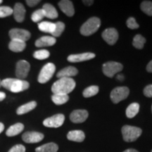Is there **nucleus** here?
Instances as JSON below:
<instances>
[{
    "instance_id": "1",
    "label": "nucleus",
    "mask_w": 152,
    "mask_h": 152,
    "mask_svg": "<svg viewBox=\"0 0 152 152\" xmlns=\"http://www.w3.org/2000/svg\"><path fill=\"white\" fill-rule=\"evenodd\" d=\"M75 87V82L71 77H63L55 82L52 87V91L54 94H68Z\"/></svg>"
},
{
    "instance_id": "2",
    "label": "nucleus",
    "mask_w": 152,
    "mask_h": 152,
    "mask_svg": "<svg viewBox=\"0 0 152 152\" xmlns=\"http://www.w3.org/2000/svg\"><path fill=\"white\" fill-rule=\"evenodd\" d=\"M1 85L11 92L18 93L23 91L28 90L30 85L28 82L23 80L7 78L3 80L1 83Z\"/></svg>"
},
{
    "instance_id": "3",
    "label": "nucleus",
    "mask_w": 152,
    "mask_h": 152,
    "mask_svg": "<svg viewBox=\"0 0 152 152\" xmlns=\"http://www.w3.org/2000/svg\"><path fill=\"white\" fill-rule=\"evenodd\" d=\"M101 20L96 17H92L87 20L80 28V33L84 36H90L97 31L100 27Z\"/></svg>"
},
{
    "instance_id": "4",
    "label": "nucleus",
    "mask_w": 152,
    "mask_h": 152,
    "mask_svg": "<svg viewBox=\"0 0 152 152\" xmlns=\"http://www.w3.org/2000/svg\"><path fill=\"white\" fill-rule=\"evenodd\" d=\"M142 133V129L137 127L125 125L122 128V134L123 140L125 142H132L136 141Z\"/></svg>"
},
{
    "instance_id": "5",
    "label": "nucleus",
    "mask_w": 152,
    "mask_h": 152,
    "mask_svg": "<svg viewBox=\"0 0 152 152\" xmlns=\"http://www.w3.org/2000/svg\"><path fill=\"white\" fill-rule=\"evenodd\" d=\"M56 71L55 65L52 63H48L43 66L38 76V82L42 84L46 83L52 77Z\"/></svg>"
},
{
    "instance_id": "6",
    "label": "nucleus",
    "mask_w": 152,
    "mask_h": 152,
    "mask_svg": "<svg viewBox=\"0 0 152 152\" xmlns=\"http://www.w3.org/2000/svg\"><path fill=\"white\" fill-rule=\"evenodd\" d=\"M130 90L127 87H118L111 92V99L114 104L119 103L128 96Z\"/></svg>"
},
{
    "instance_id": "7",
    "label": "nucleus",
    "mask_w": 152,
    "mask_h": 152,
    "mask_svg": "<svg viewBox=\"0 0 152 152\" xmlns=\"http://www.w3.org/2000/svg\"><path fill=\"white\" fill-rule=\"evenodd\" d=\"M123 70V65L115 61L106 62L103 65V73L107 77H112Z\"/></svg>"
},
{
    "instance_id": "8",
    "label": "nucleus",
    "mask_w": 152,
    "mask_h": 152,
    "mask_svg": "<svg viewBox=\"0 0 152 152\" xmlns=\"http://www.w3.org/2000/svg\"><path fill=\"white\" fill-rule=\"evenodd\" d=\"M65 116L63 114H56L52 117L45 119L43 121V125L47 128H59L64 124Z\"/></svg>"
},
{
    "instance_id": "9",
    "label": "nucleus",
    "mask_w": 152,
    "mask_h": 152,
    "mask_svg": "<svg viewBox=\"0 0 152 152\" xmlns=\"http://www.w3.org/2000/svg\"><path fill=\"white\" fill-rule=\"evenodd\" d=\"M30 65L28 61L25 60H20L17 63L16 69V75L17 79L23 80L26 78L28 75L30 71Z\"/></svg>"
},
{
    "instance_id": "10",
    "label": "nucleus",
    "mask_w": 152,
    "mask_h": 152,
    "mask_svg": "<svg viewBox=\"0 0 152 152\" xmlns=\"http://www.w3.org/2000/svg\"><path fill=\"white\" fill-rule=\"evenodd\" d=\"M30 32L26 30L14 28L9 31V37L11 39H17L23 42L28 41L30 38Z\"/></svg>"
},
{
    "instance_id": "11",
    "label": "nucleus",
    "mask_w": 152,
    "mask_h": 152,
    "mask_svg": "<svg viewBox=\"0 0 152 152\" xmlns=\"http://www.w3.org/2000/svg\"><path fill=\"white\" fill-rule=\"evenodd\" d=\"M102 37L103 39L110 45H115L118 39V33L115 28H110L106 29L102 33Z\"/></svg>"
},
{
    "instance_id": "12",
    "label": "nucleus",
    "mask_w": 152,
    "mask_h": 152,
    "mask_svg": "<svg viewBox=\"0 0 152 152\" xmlns=\"http://www.w3.org/2000/svg\"><path fill=\"white\" fill-rule=\"evenodd\" d=\"M44 138V134L37 132H26L22 136L23 140L26 143H37Z\"/></svg>"
},
{
    "instance_id": "13",
    "label": "nucleus",
    "mask_w": 152,
    "mask_h": 152,
    "mask_svg": "<svg viewBox=\"0 0 152 152\" xmlns=\"http://www.w3.org/2000/svg\"><path fill=\"white\" fill-rule=\"evenodd\" d=\"M88 117L86 110H75L70 115V119L74 123H81L85 121Z\"/></svg>"
},
{
    "instance_id": "14",
    "label": "nucleus",
    "mask_w": 152,
    "mask_h": 152,
    "mask_svg": "<svg viewBox=\"0 0 152 152\" xmlns=\"http://www.w3.org/2000/svg\"><path fill=\"white\" fill-rule=\"evenodd\" d=\"M95 57V54L93 53L87 52V53H83V54H73L70 55L68 57V61L69 62L72 63H77V62H82L85 61H88L90 59H92Z\"/></svg>"
},
{
    "instance_id": "15",
    "label": "nucleus",
    "mask_w": 152,
    "mask_h": 152,
    "mask_svg": "<svg viewBox=\"0 0 152 152\" xmlns=\"http://www.w3.org/2000/svg\"><path fill=\"white\" fill-rule=\"evenodd\" d=\"M58 7L66 16L71 17L75 14V9L73 3L69 0H62L58 2Z\"/></svg>"
},
{
    "instance_id": "16",
    "label": "nucleus",
    "mask_w": 152,
    "mask_h": 152,
    "mask_svg": "<svg viewBox=\"0 0 152 152\" xmlns=\"http://www.w3.org/2000/svg\"><path fill=\"white\" fill-rule=\"evenodd\" d=\"M13 14H14L15 20L17 22L21 23L24 20L26 16V9L21 3H17L15 5L13 9Z\"/></svg>"
},
{
    "instance_id": "17",
    "label": "nucleus",
    "mask_w": 152,
    "mask_h": 152,
    "mask_svg": "<svg viewBox=\"0 0 152 152\" xmlns=\"http://www.w3.org/2000/svg\"><path fill=\"white\" fill-rule=\"evenodd\" d=\"M56 38L51 36H44L35 42V46L37 47H49L54 45L56 43Z\"/></svg>"
},
{
    "instance_id": "18",
    "label": "nucleus",
    "mask_w": 152,
    "mask_h": 152,
    "mask_svg": "<svg viewBox=\"0 0 152 152\" xmlns=\"http://www.w3.org/2000/svg\"><path fill=\"white\" fill-rule=\"evenodd\" d=\"M78 73L77 69L73 66H68L57 73L58 78H63V77H71L72 76H75Z\"/></svg>"
},
{
    "instance_id": "19",
    "label": "nucleus",
    "mask_w": 152,
    "mask_h": 152,
    "mask_svg": "<svg viewBox=\"0 0 152 152\" xmlns=\"http://www.w3.org/2000/svg\"><path fill=\"white\" fill-rule=\"evenodd\" d=\"M26 44L25 42L17 40V39H11L9 45V48L14 52H21L26 49Z\"/></svg>"
},
{
    "instance_id": "20",
    "label": "nucleus",
    "mask_w": 152,
    "mask_h": 152,
    "mask_svg": "<svg viewBox=\"0 0 152 152\" xmlns=\"http://www.w3.org/2000/svg\"><path fill=\"white\" fill-rule=\"evenodd\" d=\"M67 138L71 141L82 142L84 141L85 135L82 130H72L68 133Z\"/></svg>"
},
{
    "instance_id": "21",
    "label": "nucleus",
    "mask_w": 152,
    "mask_h": 152,
    "mask_svg": "<svg viewBox=\"0 0 152 152\" xmlns=\"http://www.w3.org/2000/svg\"><path fill=\"white\" fill-rule=\"evenodd\" d=\"M42 10L45 12V17L48 18L54 19L56 18L58 16L56 9H55L54 6L50 4H44L42 7Z\"/></svg>"
},
{
    "instance_id": "22",
    "label": "nucleus",
    "mask_w": 152,
    "mask_h": 152,
    "mask_svg": "<svg viewBox=\"0 0 152 152\" xmlns=\"http://www.w3.org/2000/svg\"><path fill=\"white\" fill-rule=\"evenodd\" d=\"M23 124H22V123H18L11 125V127H9L8 130H7L6 134H7V135L8 137H14L17 135V134H20V133L23 130Z\"/></svg>"
},
{
    "instance_id": "23",
    "label": "nucleus",
    "mask_w": 152,
    "mask_h": 152,
    "mask_svg": "<svg viewBox=\"0 0 152 152\" xmlns=\"http://www.w3.org/2000/svg\"><path fill=\"white\" fill-rule=\"evenodd\" d=\"M36 106H37V103H36V102L33 101V102H30L29 103H27L18 107L17 109L16 113L18 115H23V114L27 113L28 112L31 111L32 110H33Z\"/></svg>"
},
{
    "instance_id": "24",
    "label": "nucleus",
    "mask_w": 152,
    "mask_h": 152,
    "mask_svg": "<svg viewBox=\"0 0 152 152\" xmlns=\"http://www.w3.org/2000/svg\"><path fill=\"white\" fill-rule=\"evenodd\" d=\"M58 149V147L56 144L53 143H47L44 144L42 146L36 148V152H57Z\"/></svg>"
},
{
    "instance_id": "25",
    "label": "nucleus",
    "mask_w": 152,
    "mask_h": 152,
    "mask_svg": "<svg viewBox=\"0 0 152 152\" xmlns=\"http://www.w3.org/2000/svg\"><path fill=\"white\" fill-rule=\"evenodd\" d=\"M38 28L45 33L52 34L55 30V23L48 21H43L38 24Z\"/></svg>"
},
{
    "instance_id": "26",
    "label": "nucleus",
    "mask_w": 152,
    "mask_h": 152,
    "mask_svg": "<svg viewBox=\"0 0 152 152\" xmlns=\"http://www.w3.org/2000/svg\"><path fill=\"white\" fill-rule=\"evenodd\" d=\"M140 110V104L137 103H132L128 106L126 109V115L129 118H132L138 113Z\"/></svg>"
},
{
    "instance_id": "27",
    "label": "nucleus",
    "mask_w": 152,
    "mask_h": 152,
    "mask_svg": "<svg viewBox=\"0 0 152 152\" xmlns=\"http://www.w3.org/2000/svg\"><path fill=\"white\" fill-rule=\"evenodd\" d=\"M53 102L56 105H61L66 103L69 100V96L68 94H54L52 96Z\"/></svg>"
},
{
    "instance_id": "28",
    "label": "nucleus",
    "mask_w": 152,
    "mask_h": 152,
    "mask_svg": "<svg viewBox=\"0 0 152 152\" xmlns=\"http://www.w3.org/2000/svg\"><path fill=\"white\" fill-rule=\"evenodd\" d=\"M146 42V39L141 35H137L133 39L132 45L135 48L142 49L144 47V44Z\"/></svg>"
},
{
    "instance_id": "29",
    "label": "nucleus",
    "mask_w": 152,
    "mask_h": 152,
    "mask_svg": "<svg viewBox=\"0 0 152 152\" xmlns=\"http://www.w3.org/2000/svg\"><path fill=\"white\" fill-rule=\"evenodd\" d=\"M99 92V87L95 86V85H93V86L88 87L87 88L85 89V90L83 91V96L85 98H89L91 97V96H94V95L97 94Z\"/></svg>"
},
{
    "instance_id": "30",
    "label": "nucleus",
    "mask_w": 152,
    "mask_h": 152,
    "mask_svg": "<svg viewBox=\"0 0 152 152\" xmlns=\"http://www.w3.org/2000/svg\"><path fill=\"white\" fill-rule=\"evenodd\" d=\"M141 10L148 16H152V1H144L140 6Z\"/></svg>"
},
{
    "instance_id": "31",
    "label": "nucleus",
    "mask_w": 152,
    "mask_h": 152,
    "mask_svg": "<svg viewBox=\"0 0 152 152\" xmlns=\"http://www.w3.org/2000/svg\"><path fill=\"white\" fill-rule=\"evenodd\" d=\"M65 29V24L62 22H57L55 23V30L52 34L53 37H59Z\"/></svg>"
},
{
    "instance_id": "32",
    "label": "nucleus",
    "mask_w": 152,
    "mask_h": 152,
    "mask_svg": "<svg viewBox=\"0 0 152 152\" xmlns=\"http://www.w3.org/2000/svg\"><path fill=\"white\" fill-rule=\"evenodd\" d=\"M49 55H50V54H49V52L47 50H46V49H41V50L36 51V52L34 53L33 56L34 58H36V59L43 60L48 58Z\"/></svg>"
},
{
    "instance_id": "33",
    "label": "nucleus",
    "mask_w": 152,
    "mask_h": 152,
    "mask_svg": "<svg viewBox=\"0 0 152 152\" xmlns=\"http://www.w3.org/2000/svg\"><path fill=\"white\" fill-rule=\"evenodd\" d=\"M44 17H45V12H44L42 9H38V10L35 11V12H33V14H32L31 16V19L33 22L37 23L40 21Z\"/></svg>"
},
{
    "instance_id": "34",
    "label": "nucleus",
    "mask_w": 152,
    "mask_h": 152,
    "mask_svg": "<svg viewBox=\"0 0 152 152\" xmlns=\"http://www.w3.org/2000/svg\"><path fill=\"white\" fill-rule=\"evenodd\" d=\"M13 14V9L9 7H0V18L11 16Z\"/></svg>"
},
{
    "instance_id": "35",
    "label": "nucleus",
    "mask_w": 152,
    "mask_h": 152,
    "mask_svg": "<svg viewBox=\"0 0 152 152\" xmlns=\"http://www.w3.org/2000/svg\"><path fill=\"white\" fill-rule=\"evenodd\" d=\"M126 24L127 26H128L129 28H130V29H137V28L140 27L139 24L136 22L135 19L133 18V17H130V18H129L128 20H127Z\"/></svg>"
},
{
    "instance_id": "36",
    "label": "nucleus",
    "mask_w": 152,
    "mask_h": 152,
    "mask_svg": "<svg viewBox=\"0 0 152 152\" xmlns=\"http://www.w3.org/2000/svg\"><path fill=\"white\" fill-rule=\"evenodd\" d=\"M8 152H26V147L22 144H17L14 146Z\"/></svg>"
},
{
    "instance_id": "37",
    "label": "nucleus",
    "mask_w": 152,
    "mask_h": 152,
    "mask_svg": "<svg viewBox=\"0 0 152 152\" xmlns=\"http://www.w3.org/2000/svg\"><path fill=\"white\" fill-rule=\"evenodd\" d=\"M144 94L147 97H152V85H149L144 89Z\"/></svg>"
},
{
    "instance_id": "38",
    "label": "nucleus",
    "mask_w": 152,
    "mask_h": 152,
    "mask_svg": "<svg viewBox=\"0 0 152 152\" xmlns=\"http://www.w3.org/2000/svg\"><path fill=\"white\" fill-rule=\"evenodd\" d=\"M39 0H27L26 1V3H27V4L30 7H35V5H37L38 3H39Z\"/></svg>"
},
{
    "instance_id": "39",
    "label": "nucleus",
    "mask_w": 152,
    "mask_h": 152,
    "mask_svg": "<svg viewBox=\"0 0 152 152\" xmlns=\"http://www.w3.org/2000/svg\"><path fill=\"white\" fill-rule=\"evenodd\" d=\"M147 71L149 73H152V60L148 64L147 66Z\"/></svg>"
},
{
    "instance_id": "40",
    "label": "nucleus",
    "mask_w": 152,
    "mask_h": 152,
    "mask_svg": "<svg viewBox=\"0 0 152 152\" xmlns=\"http://www.w3.org/2000/svg\"><path fill=\"white\" fill-rule=\"evenodd\" d=\"M83 2L84 3L85 5L90 6L94 3V1H92V0H86V1H85V0H84V1H83Z\"/></svg>"
},
{
    "instance_id": "41",
    "label": "nucleus",
    "mask_w": 152,
    "mask_h": 152,
    "mask_svg": "<svg viewBox=\"0 0 152 152\" xmlns=\"http://www.w3.org/2000/svg\"><path fill=\"white\" fill-rule=\"evenodd\" d=\"M6 98V94L3 92H0V102L3 101Z\"/></svg>"
},
{
    "instance_id": "42",
    "label": "nucleus",
    "mask_w": 152,
    "mask_h": 152,
    "mask_svg": "<svg viewBox=\"0 0 152 152\" xmlns=\"http://www.w3.org/2000/svg\"><path fill=\"white\" fill-rule=\"evenodd\" d=\"M117 79L120 81H123V80H124L125 77L123 76V75H121H121H118L117 76Z\"/></svg>"
},
{
    "instance_id": "43",
    "label": "nucleus",
    "mask_w": 152,
    "mask_h": 152,
    "mask_svg": "<svg viewBox=\"0 0 152 152\" xmlns=\"http://www.w3.org/2000/svg\"><path fill=\"white\" fill-rule=\"evenodd\" d=\"M4 130V125L3 123H0V134L3 132Z\"/></svg>"
},
{
    "instance_id": "44",
    "label": "nucleus",
    "mask_w": 152,
    "mask_h": 152,
    "mask_svg": "<svg viewBox=\"0 0 152 152\" xmlns=\"http://www.w3.org/2000/svg\"><path fill=\"white\" fill-rule=\"evenodd\" d=\"M123 152H139V151H137V150L134 149H129L125 150V151H124Z\"/></svg>"
},
{
    "instance_id": "45",
    "label": "nucleus",
    "mask_w": 152,
    "mask_h": 152,
    "mask_svg": "<svg viewBox=\"0 0 152 152\" xmlns=\"http://www.w3.org/2000/svg\"><path fill=\"white\" fill-rule=\"evenodd\" d=\"M2 3V0H0V4Z\"/></svg>"
},
{
    "instance_id": "46",
    "label": "nucleus",
    "mask_w": 152,
    "mask_h": 152,
    "mask_svg": "<svg viewBox=\"0 0 152 152\" xmlns=\"http://www.w3.org/2000/svg\"><path fill=\"white\" fill-rule=\"evenodd\" d=\"M1 80H0V87H1Z\"/></svg>"
},
{
    "instance_id": "47",
    "label": "nucleus",
    "mask_w": 152,
    "mask_h": 152,
    "mask_svg": "<svg viewBox=\"0 0 152 152\" xmlns=\"http://www.w3.org/2000/svg\"><path fill=\"white\" fill-rule=\"evenodd\" d=\"M151 111H152V106H151Z\"/></svg>"
},
{
    "instance_id": "48",
    "label": "nucleus",
    "mask_w": 152,
    "mask_h": 152,
    "mask_svg": "<svg viewBox=\"0 0 152 152\" xmlns=\"http://www.w3.org/2000/svg\"><path fill=\"white\" fill-rule=\"evenodd\" d=\"M151 152H152V150H151Z\"/></svg>"
}]
</instances>
